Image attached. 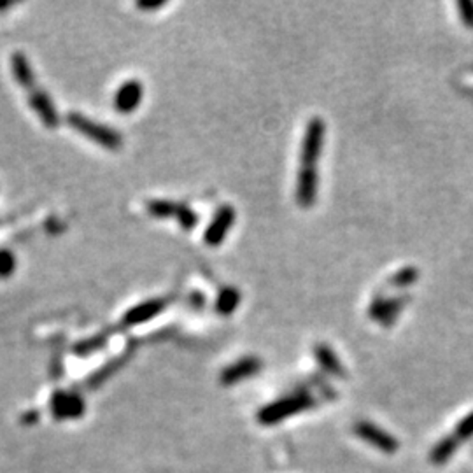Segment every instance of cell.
Returning a JSON list of instances; mask_svg holds the SVG:
<instances>
[{"instance_id": "7c38bea8", "label": "cell", "mask_w": 473, "mask_h": 473, "mask_svg": "<svg viewBox=\"0 0 473 473\" xmlns=\"http://www.w3.org/2000/svg\"><path fill=\"white\" fill-rule=\"evenodd\" d=\"M317 193V174L315 170H300L296 177V202L301 207H310Z\"/></svg>"}, {"instance_id": "9a60e30c", "label": "cell", "mask_w": 473, "mask_h": 473, "mask_svg": "<svg viewBox=\"0 0 473 473\" xmlns=\"http://www.w3.org/2000/svg\"><path fill=\"white\" fill-rule=\"evenodd\" d=\"M238 301H240V293H238L237 289H233V287H226V289H223L219 293V296H217V301H216V308L219 314H231V312L237 308Z\"/></svg>"}, {"instance_id": "3957f363", "label": "cell", "mask_w": 473, "mask_h": 473, "mask_svg": "<svg viewBox=\"0 0 473 473\" xmlns=\"http://www.w3.org/2000/svg\"><path fill=\"white\" fill-rule=\"evenodd\" d=\"M314 398L307 392H300V395L286 396V398L273 402L266 405L258 412V420L261 424H277L282 419L289 416H296V413L308 410L314 406Z\"/></svg>"}, {"instance_id": "7a4b0ae2", "label": "cell", "mask_w": 473, "mask_h": 473, "mask_svg": "<svg viewBox=\"0 0 473 473\" xmlns=\"http://www.w3.org/2000/svg\"><path fill=\"white\" fill-rule=\"evenodd\" d=\"M67 123L72 126L76 132L81 135L88 137L91 142H97L98 146L105 147V149H119L123 146V139L116 130L109 128V126L102 125V123L93 121V119L86 118V116L79 114V112H70L67 116Z\"/></svg>"}, {"instance_id": "ffe728a7", "label": "cell", "mask_w": 473, "mask_h": 473, "mask_svg": "<svg viewBox=\"0 0 473 473\" xmlns=\"http://www.w3.org/2000/svg\"><path fill=\"white\" fill-rule=\"evenodd\" d=\"M139 7L140 9H158V7H163V2H149V4H144V2H139Z\"/></svg>"}, {"instance_id": "2e32d148", "label": "cell", "mask_w": 473, "mask_h": 473, "mask_svg": "<svg viewBox=\"0 0 473 473\" xmlns=\"http://www.w3.org/2000/svg\"><path fill=\"white\" fill-rule=\"evenodd\" d=\"M14 270H16V258H14V254L6 251V249H0V277L6 279V277L13 275Z\"/></svg>"}, {"instance_id": "5b68a950", "label": "cell", "mask_w": 473, "mask_h": 473, "mask_svg": "<svg viewBox=\"0 0 473 473\" xmlns=\"http://www.w3.org/2000/svg\"><path fill=\"white\" fill-rule=\"evenodd\" d=\"M147 212L154 217H175L184 230H193L198 223V216L189 207L182 205V203L167 202V200L147 202Z\"/></svg>"}, {"instance_id": "d6986e66", "label": "cell", "mask_w": 473, "mask_h": 473, "mask_svg": "<svg viewBox=\"0 0 473 473\" xmlns=\"http://www.w3.org/2000/svg\"><path fill=\"white\" fill-rule=\"evenodd\" d=\"M458 9H459V13H461V18H462V21H465V25H468L469 28H473V2H466V0H462V2L458 4Z\"/></svg>"}, {"instance_id": "8fae6325", "label": "cell", "mask_w": 473, "mask_h": 473, "mask_svg": "<svg viewBox=\"0 0 473 473\" xmlns=\"http://www.w3.org/2000/svg\"><path fill=\"white\" fill-rule=\"evenodd\" d=\"M167 303L168 301L165 300V298H154V300L142 301L140 305H135V307H132L126 312L125 317H123V322H125L126 326L142 324V322L156 317V315L167 307Z\"/></svg>"}, {"instance_id": "8992f818", "label": "cell", "mask_w": 473, "mask_h": 473, "mask_svg": "<svg viewBox=\"0 0 473 473\" xmlns=\"http://www.w3.org/2000/svg\"><path fill=\"white\" fill-rule=\"evenodd\" d=\"M49 410L55 419H77L84 413V399L76 392L56 391L49 399Z\"/></svg>"}, {"instance_id": "9c48e42d", "label": "cell", "mask_w": 473, "mask_h": 473, "mask_svg": "<svg viewBox=\"0 0 473 473\" xmlns=\"http://www.w3.org/2000/svg\"><path fill=\"white\" fill-rule=\"evenodd\" d=\"M144 97V86L139 79H128L118 88L114 95V107L121 114H130L140 105Z\"/></svg>"}, {"instance_id": "6da1fadb", "label": "cell", "mask_w": 473, "mask_h": 473, "mask_svg": "<svg viewBox=\"0 0 473 473\" xmlns=\"http://www.w3.org/2000/svg\"><path fill=\"white\" fill-rule=\"evenodd\" d=\"M11 65H13V74L20 86L27 90L28 104L34 109L35 114L41 118L46 128H56L60 123L58 112H56L55 104L49 100L48 93L35 83L34 70H32L27 56L23 53H14L13 58H11Z\"/></svg>"}, {"instance_id": "5bb4252c", "label": "cell", "mask_w": 473, "mask_h": 473, "mask_svg": "<svg viewBox=\"0 0 473 473\" xmlns=\"http://www.w3.org/2000/svg\"><path fill=\"white\" fill-rule=\"evenodd\" d=\"M458 444H459V440L454 437V434L441 438V440L434 445L433 451L430 452V461L433 462V465H445V462H447L448 459L452 458V454L455 452Z\"/></svg>"}, {"instance_id": "e0dca14e", "label": "cell", "mask_w": 473, "mask_h": 473, "mask_svg": "<svg viewBox=\"0 0 473 473\" xmlns=\"http://www.w3.org/2000/svg\"><path fill=\"white\" fill-rule=\"evenodd\" d=\"M454 437L458 438L459 441L469 440V438L473 437V412L468 413V416L455 426Z\"/></svg>"}, {"instance_id": "277c9868", "label": "cell", "mask_w": 473, "mask_h": 473, "mask_svg": "<svg viewBox=\"0 0 473 473\" xmlns=\"http://www.w3.org/2000/svg\"><path fill=\"white\" fill-rule=\"evenodd\" d=\"M324 121L321 118H312L305 130L303 142H301L300 154V170H315V161L322 149L324 140Z\"/></svg>"}, {"instance_id": "52a82bcc", "label": "cell", "mask_w": 473, "mask_h": 473, "mask_svg": "<svg viewBox=\"0 0 473 473\" xmlns=\"http://www.w3.org/2000/svg\"><path fill=\"white\" fill-rule=\"evenodd\" d=\"M354 433H356L361 440L373 445V447L385 452V454H395V452L398 451V440H396L395 437L385 433L384 430H381V427L375 426V424L366 423V420H359V423L354 424Z\"/></svg>"}, {"instance_id": "4fadbf2b", "label": "cell", "mask_w": 473, "mask_h": 473, "mask_svg": "<svg viewBox=\"0 0 473 473\" xmlns=\"http://www.w3.org/2000/svg\"><path fill=\"white\" fill-rule=\"evenodd\" d=\"M314 354L326 371H329V373H333V375H338V377H343L345 371H343L342 363H340L338 357L335 356V352H333L328 345H324V343H317V345L314 347Z\"/></svg>"}, {"instance_id": "30bf717a", "label": "cell", "mask_w": 473, "mask_h": 473, "mask_svg": "<svg viewBox=\"0 0 473 473\" xmlns=\"http://www.w3.org/2000/svg\"><path fill=\"white\" fill-rule=\"evenodd\" d=\"M259 370H261V361L258 357H242L237 363L230 364V366H226L221 371V382L224 385L238 384L240 381H245V378L256 375Z\"/></svg>"}, {"instance_id": "ba28073f", "label": "cell", "mask_w": 473, "mask_h": 473, "mask_svg": "<svg viewBox=\"0 0 473 473\" xmlns=\"http://www.w3.org/2000/svg\"><path fill=\"white\" fill-rule=\"evenodd\" d=\"M235 217H237V214H235L233 207H230V205L219 207L216 216H214L212 221H210L209 228H207L205 233H203V240H205V244L210 245V247H216V245L223 244L224 237H226L228 231H230L231 226H233Z\"/></svg>"}, {"instance_id": "ac0fdd59", "label": "cell", "mask_w": 473, "mask_h": 473, "mask_svg": "<svg viewBox=\"0 0 473 473\" xmlns=\"http://www.w3.org/2000/svg\"><path fill=\"white\" fill-rule=\"evenodd\" d=\"M417 275H419V272H417L416 268H403V270H399L395 277H392L391 284L396 287L409 286V284H412L413 280L417 279Z\"/></svg>"}]
</instances>
